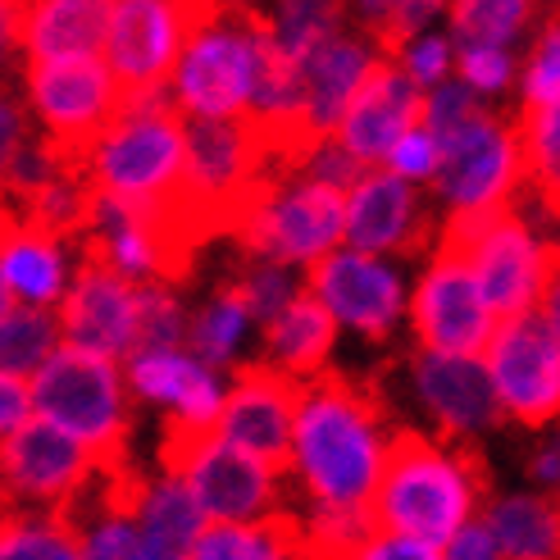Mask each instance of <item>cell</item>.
<instances>
[{
    "label": "cell",
    "instance_id": "cell-1",
    "mask_svg": "<svg viewBox=\"0 0 560 560\" xmlns=\"http://www.w3.org/2000/svg\"><path fill=\"white\" fill-rule=\"evenodd\" d=\"M387 401L374 378L319 370L292 415V469L319 506H360L378 479Z\"/></svg>",
    "mask_w": 560,
    "mask_h": 560
},
{
    "label": "cell",
    "instance_id": "cell-2",
    "mask_svg": "<svg viewBox=\"0 0 560 560\" xmlns=\"http://www.w3.org/2000/svg\"><path fill=\"white\" fill-rule=\"evenodd\" d=\"M365 511L374 524V542L397 534L429 542L442 556V542L465 520L479 515V501H474V488L452 452H442L419 429H397L383 446L378 479L365 497Z\"/></svg>",
    "mask_w": 560,
    "mask_h": 560
},
{
    "label": "cell",
    "instance_id": "cell-3",
    "mask_svg": "<svg viewBox=\"0 0 560 560\" xmlns=\"http://www.w3.org/2000/svg\"><path fill=\"white\" fill-rule=\"evenodd\" d=\"M27 401L42 419L73 433L96 469L128 460L132 410L124 406L119 360H105L82 347H55L50 360L27 383Z\"/></svg>",
    "mask_w": 560,
    "mask_h": 560
},
{
    "label": "cell",
    "instance_id": "cell-4",
    "mask_svg": "<svg viewBox=\"0 0 560 560\" xmlns=\"http://www.w3.org/2000/svg\"><path fill=\"white\" fill-rule=\"evenodd\" d=\"M219 19V0H115L101 60L115 82V119L137 101L170 92L183 46Z\"/></svg>",
    "mask_w": 560,
    "mask_h": 560
},
{
    "label": "cell",
    "instance_id": "cell-5",
    "mask_svg": "<svg viewBox=\"0 0 560 560\" xmlns=\"http://www.w3.org/2000/svg\"><path fill=\"white\" fill-rule=\"evenodd\" d=\"M497 401L520 424L542 429L560 406V351H556V288L538 296L524 315L501 319L483 347Z\"/></svg>",
    "mask_w": 560,
    "mask_h": 560
},
{
    "label": "cell",
    "instance_id": "cell-6",
    "mask_svg": "<svg viewBox=\"0 0 560 560\" xmlns=\"http://www.w3.org/2000/svg\"><path fill=\"white\" fill-rule=\"evenodd\" d=\"M250 0H223L219 19L201 27L178 55L174 65V105L183 115L223 119L242 109L250 92V65H256V46H250Z\"/></svg>",
    "mask_w": 560,
    "mask_h": 560
},
{
    "label": "cell",
    "instance_id": "cell-7",
    "mask_svg": "<svg viewBox=\"0 0 560 560\" xmlns=\"http://www.w3.org/2000/svg\"><path fill=\"white\" fill-rule=\"evenodd\" d=\"M305 383L269 360H246L233 370L229 397H219V442L256 456L273 479L292 474V415L305 397Z\"/></svg>",
    "mask_w": 560,
    "mask_h": 560
},
{
    "label": "cell",
    "instance_id": "cell-8",
    "mask_svg": "<svg viewBox=\"0 0 560 560\" xmlns=\"http://www.w3.org/2000/svg\"><path fill=\"white\" fill-rule=\"evenodd\" d=\"M292 183H296L292 191L283 187L260 214H250L233 233L242 256L292 265V260H315L342 242L347 191L305 174H296Z\"/></svg>",
    "mask_w": 560,
    "mask_h": 560
},
{
    "label": "cell",
    "instance_id": "cell-9",
    "mask_svg": "<svg viewBox=\"0 0 560 560\" xmlns=\"http://www.w3.org/2000/svg\"><path fill=\"white\" fill-rule=\"evenodd\" d=\"M78 273L60 305V342L96 351L105 360H124L132 342V296L137 278L119 273L109 246L96 233H78Z\"/></svg>",
    "mask_w": 560,
    "mask_h": 560
},
{
    "label": "cell",
    "instance_id": "cell-10",
    "mask_svg": "<svg viewBox=\"0 0 560 560\" xmlns=\"http://www.w3.org/2000/svg\"><path fill=\"white\" fill-rule=\"evenodd\" d=\"M415 124H424V88H419L406 69L392 65L387 55H370L355 92L347 96L338 128H332V142H342L365 164H383L387 151L397 147Z\"/></svg>",
    "mask_w": 560,
    "mask_h": 560
},
{
    "label": "cell",
    "instance_id": "cell-11",
    "mask_svg": "<svg viewBox=\"0 0 560 560\" xmlns=\"http://www.w3.org/2000/svg\"><path fill=\"white\" fill-rule=\"evenodd\" d=\"M410 324L419 351H446V355H483L492 338V311L474 283V269L460 256H442L424 273V283L415 288L410 301Z\"/></svg>",
    "mask_w": 560,
    "mask_h": 560
},
{
    "label": "cell",
    "instance_id": "cell-12",
    "mask_svg": "<svg viewBox=\"0 0 560 560\" xmlns=\"http://www.w3.org/2000/svg\"><path fill=\"white\" fill-rule=\"evenodd\" d=\"M438 233V219L429 206H419L415 183L392 174L387 164H370L360 183L347 191V223L342 237L355 250H370V256H419Z\"/></svg>",
    "mask_w": 560,
    "mask_h": 560
},
{
    "label": "cell",
    "instance_id": "cell-13",
    "mask_svg": "<svg viewBox=\"0 0 560 560\" xmlns=\"http://www.w3.org/2000/svg\"><path fill=\"white\" fill-rule=\"evenodd\" d=\"M429 183L452 206H483V201L511 196L520 183V160H515L506 115L483 109L465 128L438 137V170Z\"/></svg>",
    "mask_w": 560,
    "mask_h": 560
},
{
    "label": "cell",
    "instance_id": "cell-14",
    "mask_svg": "<svg viewBox=\"0 0 560 560\" xmlns=\"http://www.w3.org/2000/svg\"><path fill=\"white\" fill-rule=\"evenodd\" d=\"M92 469V456L73 433L50 419H23L0 438V492L14 506H46Z\"/></svg>",
    "mask_w": 560,
    "mask_h": 560
},
{
    "label": "cell",
    "instance_id": "cell-15",
    "mask_svg": "<svg viewBox=\"0 0 560 560\" xmlns=\"http://www.w3.org/2000/svg\"><path fill=\"white\" fill-rule=\"evenodd\" d=\"M311 292L332 311V319L355 324L365 338L383 342L401 319V283L370 250H324L311 260Z\"/></svg>",
    "mask_w": 560,
    "mask_h": 560
},
{
    "label": "cell",
    "instance_id": "cell-16",
    "mask_svg": "<svg viewBox=\"0 0 560 560\" xmlns=\"http://www.w3.org/2000/svg\"><path fill=\"white\" fill-rule=\"evenodd\" d=\"M415 387L424 406L438 415L442 438L460 433H483L506 424V406L497 401V387L479 355H446V351H419L410 355Z\"/></svg>",
    "mask_w": 560,
    "mask_h": 560
},
{
    "label": "cell",
    "instance_id": "cell-17",
    "mask_svg": "<svg viewBox=\"0 0 560 560\" xmlns=\"http://www.w3.org/2000/svg\"><path fill=\"white\" fill-rule=\"evenodd\" d=\"M187 483L210 520H256L278 497L273 474L256 456L237 452L229 442H214L210 452L196 460V469L187 474Z\"/></svg>",
    "mask_w": 560,
    "mask_h": 560
},
{
    "label": "cell",
    "instance_id": "cell-18",
    "mask_svg": "<svg viewBox=\"0 0 560 560\" xmlns=\"http://www.w3.org/2000/svg\"><path fill=\"white\" fill-rule=\"evenodd\" d=\"M115 0H27L19 46L27 60H69L101 55Z\"/></svg>",
    "mask_w": 560,
    "mask_h": 560
},
{
    "label": "cell",
    "instance_id": "cell-19",
    "mask_svg": "<svg viewBox=\"0 0 560 560\" xmlns=\"http://www.w3.org/2000/svg\"><path fill=\"white\" fill-rule=\"evenodd\" d=\"M265 328V355L269 365L288 370L296 378H315L328 355H332V342H338V319L332 311L315 296V292H292L278 315L260 324Z\"/></svg>",
    "mask_w": 560,
    "mask_h": 560
},
{
    "label": "cell",
    "instance_id": "cell-20",
    "mask_svg": "<svg viewBox=\"0 0 560 560\" xmlns=\"http://www.w3.org/2000/svg\"><path fill=\"white\" fill-rule=\"evenodd\" d=\"M370 65V46L360 37H342L332 33L319 46H311L301 55V88H305V119L319 137H332L338 128L347 96L355 92L360 73Z\"/></svg>",
    "mask_w": 560,
    "mask_h": 560
},
{
    "label": "cell",
    "instance_id": "cell-21",
    "mask_svg": "<svg viewBox=\"0 0 560 560\" xmlns=\"http://www.w3.org/2000/svg\"><path fill=\"white\" fill-rule=\"evenodd\" d=\"M128 374H132V387L151 401H170L174 410H183L191 419L219 415V383H214L210 365L183 355L178 347L128 355Z\"/></svg>",
    "mask_w": 560,
    "mask_h": 560
},
{
    "label": "cell",
    "instance_id": "cell-22",
    "mask_svg": "<svg viewBox=\"0 0 560 560\" xmlns=\"http://www.w3.org/2000/svg\"><path fill=\"white\" fill-rule=\"evenodd\" d=\"M206 511L196 501L187 479H164L160 488H147V501L137 511V538H142V560H183L206 528Z\"/></svg>",
    "mask_w": 560,
    "mask_h": 560
},
{
    "label": "cell",
    "instance_id": "cell-23",
    "mask_svg": "<svg viewBox=\"0 0 560 560\" xmlns=\"http://www.w3.org/2000/svg\"><path fill=\"white\" fill-rule=\"evenodd\" d=\"M497 556H515V560H551L560 547V524H556V501L551 497H511V501H492L483 511Z\"/></svg>",
    "mask_w": 560,
    "mask_h": 560
},
{
    "label": "cell",
    "instance_id": "cell-24",
    "mask_svg": "<svg viewBox=\"0 0 560 560\" xmlns=\"http://www.w3.org/2000/svg\"><path fill=\"white\" fill-rule=\"evenodd\" d=\"M246 319H250V288H246V273L237 265V273L223 278L206 311H196L187 319L183 342L191 347V355L201 360V365H223L229 351L237 347V332L246 328Z\"/></svg>",
    "mask_w": 560,
    "mask_h": 560
},
{
    "label": "cell",
    "instance_id": "cell-25",
    "mask_svg": "<svg viewBox=\"0 0 560 560\" xmlns=\"http://www.w3.org/2000/svg\"><path fill=\"white\" fill-rule=\"evenodd\" d=\"M55 347H60V319H55L50 305L37 301L10 305L5 324H0V370H14L27 378L46 365Z\"/></svg>",
    "mask_w": 560,
    "mask_h": 560
},
{
    "label": "cell",
    "instance_id": "cell-26",
    "mask_svg": "<svg viewBox=\"0 0 560 560\" xmlns=\"http://www.w3.org/2000/svg\"><path fill=\"white\" fill-rule=\"evenodd\" d=\"M0 273H5L14 301L50 305L55 296H60V242H50L42 233H23L19 242L5 246Z\"/></svg>",
    "mask_w": 560,
    "mask_h": 560
},
{
    "label": "cell",
    "instance_id": "cell-27",
    "mask_svg": "<svg viewBox=\"0 0 560 560\" xmlns=\"http://www.w3.org/2000/svg\"><path fill=\"white\" fill-rule=\"evenodd\" d=\"M446 5H452V33L465 46H506L534 19L538 0H446Z\"/></svg>",
    "mask_w": 560,
    "mask_h": 560
},
{
    "label": "cell",
    "instance_id": "cell-28",
    "mask_svg": "<svg viewBox=\"0 0 560 560\" xmlns=\"http://www.w3.org/2000/svg\"><path fill=\"white\" fill-rule=\"evenodd\" d=\"M183 328L187 315L170 288H160L155 278H137V296H132V342L128 355L137 351H164V347H178L183 342ZM124 355V360H128Z\"/></svg>",
    "mask_w": 560,
    "mask_h": 560
},
{
    "label": "cell",
    "instance_id": "cell-29",
    "mask_svg": "<svg viewBox=\"0 0 560 560\" xmlns=\"http://www.w3.org/2000/svg\"><path fill=\"white\" fill-rule=\"evenodd\" d=\"M214 442H219V415L191 419L183 410H170V419H164V429H160V469L174 474V479H187L196 460H201Z\"/></svg>",
    "mask_w": 560,
    "mask_h": 560
},
{
    "label": "cell",
    "instance_id": "cell-30",
    "mask_svg": "<svg viewBox=\"0 0 560 560\" xmlns=\"http://www.w3.org/2000/svg\"><path fill=\"white\" fill-rule=\"evenodd\" d=\"M560 42H556V14L542 23V33L534 42V55H528L524 69V109H556L560 105Z\"/></svg>",
    "mask_w": 560,
    "mask_h": 560
},
{
    "label": "cell",
    "instance_id": "cell-31",
    "mask_svg": "<svg viewBox=\"0 0 560 560\" xmlns=\"http://www.w3.org/2000/svg\"><path fill=\"white\" fill-rule=\"evenodd\" d=\"M479 115H483L479 92H474L465 78L460 82H446L442 78V88L433 96H424V128L433 132V142H438V137H446V132L465 128L469 119H479Z\"/></svg>",
    "mask_w": 560,
    "mask_h": 560
},
{
    "label": "cell",
    "instance_id": "cell-32",
    "mask_svg": "<svg viewBox=\"0 0 560 560\" xmlns=\"http://www.w3.org/2000/svg\"><path fill=\"white\" fill-rule=\"evenodd\" d=\"M456 69H460V78L469 82L474 92H501L511 82L515 65H511L506 46H460Z\"/></svg>",
    "mask_w": 560,
    "mask_h": 560
},
{
    "label": "cell",
    "instance_id": "cell-33",
    "mask_svg": "<svg viewBox=\"0 0 560 560\" xmlns=\"http://www.w3.org/2000/svg\"><path fill=\"white\" fill-rule=\"evenodd\" d=\"M387 170L392 174H401V178H410V183H429L433 178V170H438V142H433V132L424 128V124H415L397 147L387 151Z\"/></svg>",
    "mask_w": 560,
    "mask_h": 560
},
{
    "label": "cell",
    "instance_id": "cell-34",
    "mask_svg": "<svg viewBox=\"0 0 560 560\" xmlns=\"http://www.w3.org/2000/svg\"><path fill=\"white\" fill-rule=\"evenodd\" d=\"M406 55V73L419 82V88H429V82H442L446 69H452V42H442V37H424V42H415Z\"/></svg>",
    "mask_w": 560,
    "mask_h": 560
},
{
    "label": "cell",
    "instance_id": "cell-35",
    "mask_svg": "<svg viewBox=\"0 0 560 560\" xmlns=\"http://www.w3.org/2000/svg\"><path fill=\"white\" fill-rule=\"evenodd\" d=\"M33 137V115L23 109L19 96H10L5 88H0V170L14 160V151Z\"/></svg>",
    "mask_w": 560,
    "mask_h": 560
},
{
    "label": "cell",
    "instance_id": "cell-36",
    "mask_svg": "<svg viewBox=\"0 0 560 560\" xmlns=\"http://www.w3.org/2000/svg\"><path fill=\"white\" fill-rule=\"evenodd\" d=\"M442 556H452V560H492L497 556V538H492V528L479 520H465L452 538L442 542Z\"/></svg>",
    "mask_w": 560,
    "mask_h": 560
},
{
    "label": "cell",
    "instance_id": "cell-37",
    "mask_svg": "<svg viewBox=\"0 0 560 560\" xmlns=\"http://www.w3.org/2000/svg\"><path fill=\"white\" fill-rule=\"evenodd\" d=\"M33 401H27V378L14 370H0V438H5L14 424H23Z\"/></svg>",
    "mask_w": 560,
    "mask_h": 560
},
{
    "label": "cell",
    "instance_id": "cell-38",
    "mask_svg": "<svg viewBox=\"0 0 560 560\" xmlns=\"http://www.w3.org/2000/svg\"><path fill=\"white\" fill-rule=\"evenodd\" d=\"M534 479H538L542 488L556 483V446H542V452L534 456Z\"/></svg>",
    "mask_w": 560,
    "mask_h": 560
},
{
    "label": "cell",
    "instance_id": "cell-39",
    "mask_svg": "<svg viewBox=\"0 0 560 560\" xmlns=\"http://www.w3.org/2000/svg\"><path fill=\"white\" fill-rule=\"evenodd\" d=\"M10 305H14V292H10V283H5V273H0V324H5Z\"/></svg>",
    "mask_w": 560,
    "mask_h": 560
},
{
    "label": "cell",
    "instance_id": "cell-40",
    "mask_svg": "<svg viewBox=\"0 0 560 560\" xmlns=\"http://www.w3.org/2000/svg\"><path fill=\"white\" fill-rule=\"evenodd\" d=\"M5 506H10V501H5V492H0V511H5Z\"/></svg>",
    "mask_w": 560,
    "mask_h": 560
},
{
    "label": "cell",
    "instance_id": "cell-41",
    "mask_svg": "<svg viewBox=\"0 0 560 560\" xmlns=\"http://www.w3.org/2000/svg\"><path fill=\"white\" fill-rule=\"evenodd\" d=\"M219 5H223V0H219Z\"/></svg>",
    "mask_w": 560,
    "mask_h": 560
}]
</instances>
